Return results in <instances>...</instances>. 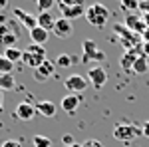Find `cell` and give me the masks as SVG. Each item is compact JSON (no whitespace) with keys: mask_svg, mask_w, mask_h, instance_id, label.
I'll return each instance as SVG.
<instances>
[{"mask_svg":"<svg viewBox=\"0 0 149 147\" xmlns=\"http://www.w3.org/2000/svg\"><path fill=\"white\" fill-rule=\"evenodd\" d=\"M4 56L10 60L12 64H18V62H22V56H24V50H18V48H4Z\"/></svg>","mask_w":149,"mask_h":147,"instance_id":"d6986e66","label":"cell"},{"mask_svg":"<svg viewBox=\"0 0 149 147\" xmlns=\"http://www.w3.org/2000/svg\"><path fill=\"white\" fill-rule=\"evenodd\" d=\"M0 147H24L22 141H18V139H8V141H4Z\"/></svg>","mask_w":149,"mask_h":147,"instance_id":"83f0119b","label":"cell"},{"mask_svg":"<svg viewBox=\"0 0 149 147\" xmlns=\"http://www.w3.org/2000/svg\"><path fill=\"white\" fill-rule=\"evenodd\" d=\"M141 38H143V42H149V26H147V30L141 34Z\"/></svg>","mask_w":149,"mask_h":147,"instance_id":"836d02e7","label":"cell"},{"mask_svg":"<svg viewBox=\"0 0 149 147\" xmlns=\"http://www.w3.org/2000/svg\"><path fill=\"white\" fill-rule=\"evenodd\" d=\"M62 143H64L66 147L74 145V137H72V135H64V137H62Z\"/></svg>","mask_w":149,"mask_h":147,"instance_id":"f546056e","label":"cell"},{"mask_svg":"<svg viewBox=\"0 0 149 147\" xmlns=\"http://www.w3.org/2000/svg\"><path fill=\"white\" fill-rule=\"evenodd\" d=\"M81 50H84V54H81V62H92V60H95V62H103L105 60V52L103 50H100L97 48V44L93 42V40H84L81 42Z\"/></svg>","mask_w":149,"mask_h":147,"instance_id":"277c9868","label":"cell"},{"mask_svg":"<svg viewBox=\"0 0 149 147\" xmlns=\"http://www.w3.org/2000/svg\"><path fill=\"white\" fill-rule=\"evenodd\" d=\"M141 54L149 58V42H143V46H141Z\"/></svg>","mask_w":149,"mask_h":147,"instance_id":"1f68e13d","label":"cell"},{"mask_svg":"<svg viewBox=\"0 0 149 147\" xmlns=\"http://www.w3.org/2000/svg\"><path fill=\"white\" fill-rule=\"evenodd\" d=\"M6 2H8V0H0V10H2V8L6 6Z\"/></svg>","mask_w":149,"mask_h":147,"instance_id":"d590c367","label":"cell"},{"mask_svg":"<svg viewBox=\"0 0 149 147\" xmlns=\"http://www.w3.org/2000/svg\"><path fill=\"white\" fill-rule=\"evenodd\" d=\"M72 62H74V60H72L70 54H60V56L56 58V66H58V68H70Z\"/></svg>","mask_w":149,"mask_h":147,"instance_id":"603a6c76","label":"cell"},{"mask_svg":"<svg viewBox=\"0 0 149 147\" xmlns=\"http://www.w3.org/2000/svg\"><path fill=\"white\" fill-rule=\"evenodd\" d=\"M139 10L143 12V14H149V0H141L139 2Z\"/></svg>","mask_w":149,"mask_h":147,"instance_id":"f1b7e54d","label":"cell"},{"mask_svg":"<svg viewBox=\"0 0 149 147\" xmlns=\"http://www.w3.org/2000/svg\"><path fill=\"white\" fill-rule=\"evenodd\" d=\"M60 10H62V18L66 20H74L81 14H86V6L84 4H60Z\"/></svg>","mask_w":149,"mask_h":147,"instance_id":"ba28073f","label":"cell"},{"mask_svg":"<svg viewBox=\"0 0 149 147\" xmlns=\"http://www.w3.org/2000/svg\"><path fill=\"white\" fill-rule=\"evenodd\" d=\"M48 30L44 28H40V26H36L34 30H30V40H32V44H38V46H44L48 42Z\"/></svg>","mask_w":149,"mask_h":147,"instance_id":"e0dca14e","label":"cell"},{"mask_svg":"<svg viewBox=\"0 0 149 147\" xmlns=\"http://www.w3.org/2000/svg\"><path fill=\"white\" fill-rule=\"evenodd\" d=\"M80 95L78 93H68V95H64L62 98V102H60V105H62V109L68 113H74L78 107H80Z\"/></svg>","mask_w":149,"mask_h":147,"instance_id":"7c38bea8","label":"cell"},{"mask_svg":"<svg viewBox=\"0 0 149 147\" xmlns=\"http://www.w3.org/2000/svg\"><path fill=\"white\" fill-rule=\"evenodd\" d=\"M86 20L92 24L93 28H103L107 24V20H109V10L103 6L102 2L90 4L88 10H86Z\"/></svg>","mask_w":149,"mask_h":147,"instance_id":"6da1fadb","label":"cell"},{"mask_svg":"<svg viewBox=\"0 0 149 147\" xmlns=\"http://www.w3.org/2000/svg\"><path fill=\"white\" fill-rule=\"evenodd\" d=\"M60 4H84V0H60Z\"/></svg>","mask_w":149,"mask_h":147,"instance_id":"d6a6232c","label":"cell"},{"mask_svg":"<svg viewBox=\"0 0 149 147\" xmlns=\"http://www.w3.org/2000/svg\"><path fill=\"white\" fill-rule=\"evenodd\" d=\"M81 147H105L102 141H97V139H88V141H84Z\"/></svg>","mask_w":149,"mask_h":147,"instance_id":"4316f807","label":"cell"},{"mask_svg":"<svg viewBox=\"0 0 149 147\" xmlns=\"http://www.w3.org/2000/svg\"><path fill=\"white\" fill-rule=\"evenodd\" d=\"M16 88V79L12 74H0V90H14Z\"/></svg>","mask_w":149,"mask_h":147,"instance_id":"ffe728a7","label":"cell"},{"mask_svg":"<svg viewBox=\"0 0 149 147\" xmlns=\"http://www.w3.org/2000/svg\"><path fill=\"white\" fill-rule=\"evenodd\" d=\"M36 113L38 111H36V107L32 103L20 102L16 105V109H14V117H16V119H22V121H30V119H34Z\"/></svg>","mask_w":149,"mask_h":147,"instance_id":"52a82bcc","label":"cell"},{"mask_svg":"<svg viewBox=\"0 0 149 147\" xmlns=\"http://www.w3.org/2000/svg\"><path fill=\"white\" fill-rule=\"evenodd\" d=\"M74 32V26H72V20H66V18H58L56 26H54V34L58 38H70Z\"/></svg>","mask_w":149,"mask_h":147,"instance_id":"8fae6325","label":"cell"},{"mask_svg":"<svg viewBox=\"0 0 149 147\" xmlns=\"http://www.w3.org/2000/svg\"><path fill=\"white\" fill-rule=\"evenodd\" d=\"M2 93H4V91L0 90V111H4V103H2Z\"/></svg>","mask_w":149,"mask_h":147,"instance_id":"e575fe53","label":"cell"},{"mask_svg":"<svg viewBox=\"0 0 149 147\" xmlns=\"http://www.w3.org/2000/svg\"><path fill=\"white\" fill-rule=\"evenodd\" d=\"M52 74H54V64L52 62H44L42 66H38V68L32 72V76H34L36 82H46V79L52 78Z\"/></svg>","mask_w":149,"mask_h":147,"instance_id":"30bf717a","label":"cell"},{"mask_svg":"<svg viewBox=\"0 0 149 147\" xmlns=\"http://www.w3.org/2000/svg\"><path fill=\"white\" fill-rule=\"evenodd\" d=\"M32 143H34V147H52V139L44 135H34Z\"/></svg>","mask_w":149,"mask_h":147,"instance_id":"7402d4cb","label":"cell"},{"mask_svg":"<svg viewBox=\"0 0 149 147\" xmlns=\"http://www.w3.org/2000/svg\"><path fill=\"white\" fill-rule=\"evenodd\" d=\"M133 72L139 74V76H141V74H147L149 72V58L141 54V56L135 60V64H133Z\"/></svg>","mask_w":149,"mask_h":147,"instance_id":"ac0fdd59","label":"cell"},{"mask_svg":"<svg viewBox=\"0 0 149 147\" xmlns=\"http://www.w3.org/2000/svg\"><path fill=\"white\" fill-rule=\"evenodd\" d=\"M14 42H16V36H14V34H6L4 38H2V44L6 46V48H12Z\"/></svg>","mask_w":149,"mask_h":147,"instance_id":"484cf974","label":"cell"},{"mask_svg":"<svg viewBox=\"0 0 149 147\" xmlns=\"http://www.w3.org/2000/svg\"><path fill=\"white\" fill-rule=\"evenodd\" d=\"M88 79L92 82L93 88H103L105 86V82H107V72L102 68V66H93V68L88 70Z\"/></svg>","mask_w":149,"mask_h":147,"instance_id":"8992f818","label":"cell"},{"mask_svg":"<svg viewBox=\"0 0 149 147\" xmlns=\"http://www.w3.org/2000/svg\"><path fill=\"white\" fill-rule=\"evenodd\" d=\"M14 66H16V64H12L4 54H0V74H12Z\"/></svg>","mask_w":149,"mask_h":147,"instance_id":"44dd1931","label":"cell"},{"mask_svg":"<svg viewBox=\"0 0 149 147\" xmlns=\"http://www.w3.org/2000/svg\"><path fill=\"white\" fill-rule=\"evenodd\" d=\"M141 131H143V137H147L149 139V119L143 123V127H141Z\"/></svg>","mask_w":149,"mask_h":147,"instance_id":"4dcf8cb0","label":"cell"},{"mask_svg":"<svg viewBox=\"0 0 149 147\" xmlns=\"http://www.w3.org/2000/svg\"><path fill=\"white\" fill-rule=\"evenodd\" d=\"M113 139L117 141H121V143H131V141H135L139 135H143V131H141V127L133 123H117L113 127Z\"/></svg>","mask_w":149,"mask_h":147,"instance_id":"7a4b0ae2","label":"cell"},{"mask_svg":"<svg viewBox=\"0 0 149 147\" xmlns=\"http://www.w3.org/2000/svg\"><path fill=\"white\" fill-rule=\"evenodd\" d=\"M56 0H36L38 4V10L40 12H52V6H54Z\"/></svg>","mask_w":149,"mask_h":147,"instance_id":"d4e9b609","label":"cell"},{"mask_svg":"<svg viewBox=\"0 0 149 147\" xmlns=\"http://www.w3.org/2000/svg\"><path fill=\"white\" fill-rule=\"evenodd\" d=\"M46 62V50L44 46H38V44H30L26 50H24V56H22V64L30 66L32 70H36L38 66H42Z\"/></svg>","mask_w":149,"mask_h":147,"instance_id":"3957f363","label":"cell"},{"mask_svg":"<svg viewBox=\"0 0 149 147\" xmlns=\"http://www.w3.org/2000/svg\"><path fill=\"white\" fill-rule=\"evenodd\" d=\"M36 111L44 117H54L56 115V105L50 102V100H42V102H36Z\"/></svg>","mask_w":149,"mask_h":147,"instance_id":"5bb4252c","label":"cell"},{"mask_svg":"<svg viewBox=\"0 0 149 147\" xmlns=\"http://www.w3.org/2000/svg\"><path fill=\"white\" fill-rule=\"evenodd\" d=\"M38 26L40 28H44V30H52L54 32V26H56V18H54V14L52 12H40L38 14Z\"/></svg>","mask_w":149,"mask_h":147,"instance_id":"9a60e30c","label":"cell"},{"mask_svg":"<svg viewBox=\"0 0 149 147\" xmlns=\"http://www.w3.org/2000/svg\"><path fill=\"white\" fill-rule=\"evenodd\" d=\"M14 18H16V20H20V24H22L24 28H28V32H30V30H34L36 26H38V16H32V14L20 10V8H16V10H14Z\"/></svg>","mask_w":149,"mask_h":147,"instance_id":"9c48e42d","label":"cell"},{"mask_svg":"<svg viewBox=\"0 0 149 147\" xmlns=\"http://www.w3.org/2000/svg\"><path fill=\"white\" fill-rule=\"evenodd\" d=\"M70 147H81V143H74V145H70Z\"/></svg>","mask_w":149,"mask_h":147,"instance_id":"8d00e7d4","label":"cell"},{"mask_svg":"<svg viewBox=\"0 0 149 147\" xmlns=\"http://www.w3.org/2000/svg\"><path fill=\"white\" fill-rule=\"evenodd\" d=\"M141 56V54H137V50H127L125 54L121 56V70H125V72H131L133 70V64H135V60Z\"/></svg>","mask_w":149,"mask_h":147,"instance_id":"2e32d148","label":"cell"},{"mask_svg":"<svg viewBox=\"0 0 149 147\" xmlns=\"http://www.w3.org/2000/svg\"><path fill=\"white\" fill-rule=\"evenodd\" d=\"M88 82L90 79L84 78V76H78V74H72L70 78L64 79V88L70 91V93H81V91L88 88Z\"/></svg>","mask_w":149,"mask_h":147,"instance_id":"5b68a950","label":"cell"},{"mask_svg":"<svg viewBox=\"0 0 149 147\" xmlns=\"http://www.w3.org/2000/svg\"><path fill=\"white\" fill-rule=\"evenodd\" d=\"M125 26L129 28V30H131V32H135V34H139V36H141L143 32H145V30H147V24L143 22V18L131 16V14H129V16L125 18Z\"/></svg>","mask_w":149,"mask_h":147,"instance_id":"4fadbf2b","label":"cell"},{"mask_svg":"<svg viewBox=\"0 0 149 147\" xmlns=\"http://www.w3.org/2000/svg\"><path fill=\"white\" fill-rule=\"evenodd\" d=\"M121 2V8L125 12H135L139 10V0H119Z\"/></svg>","mask_w":149,"mask_h":147,"instance_id":"cb8c5ba5","label":"cell"}]
</instances>
